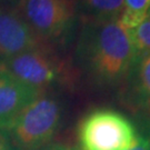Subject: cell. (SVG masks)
Instances as JSON below:
<instances>
[{"label":"cell","mask_w":150,"mask_h":150,"mask_svg":"<svg viewBox=\"0 0 150 150\" xmlns=\"http://www.w3.org/2000/svg\"><path fill=\"white\" fill-rule=\"evenodd\" d=\"M137 57L129 30L119 20L85 21L76 48V60L99 87H115L128 76Z\"/></svg>","instance_id":"6da1fadb"},{"label":"cell","mask_w":150,"mask_h":150,"mask_svg":"<svg viewBox=\"0 0 150 150\" xmlns=\"http://www.w3.org/2000/svg\"><path fill=\"white\" fill-rule=\"evenodd\" d=\"M77 137L81 150H128L138 137V129L120 111L97 108L78 123Z\"/></svg>","instance_id":"7a4b0ae2"},{"label":"cell","mask_w":150,"mask_h":150,"mask_svg":"<svg viewBox=\"0 0 150 150\" xmlns=\"http://www.w3.org/2000/svg\"><path fill=\"white\" fill-rule=\"evenodd\" d=\"M61 116V105L56 98L39 96L23 109L7 132L20 150H38L54 138Z\"/></svg>","instance_id":"3957f363"},{"label":"cell","mask_w":150,"mask_h":150,"mask_svg":"<svg viewBox=\"0 0 150 150\" xmlns=\"http://www.w3.org/2000/svg\"><path fill=\"white\" fill-rule=\"evenodd\" d=\"M15 10L39 40L56 41L68 36L77 12L71 0H22Z\"/></svg>","instance_id":"277c9868"},{"label":"cell","mask_w":150,"mask_h":150,"mask_svg":"<svg viewBox=\"0 0 150 150\" xmlns=\"http://www.w3.org/2000/svg\"><path fill=\"white\" fill-rule=\"evenodd\" d=\"M17 79L41 91L60 79L61 69L57 60L40 47L17 54L1 64Z\"/></svg>","instance_id":"5b68a950"},{"label":"cell","mask_w":150,"mask_h":150,"mask_svg":"<svg viewBox=\"0 0 150 150\" xmlns=\"http://www.w3.org/2000/svg\"><path fill=\"white\" fill-rule=\"evenodd\" d=\"M40 47V40L15 9L0 7V66L17 54Z\"/></svg>","instance_id":"8992f818"},{"label":"cell","mask_w":150,"mask_h":150,"mask_svg":"<svg viewBox=\"0 0 150 150\" xmlns=\"http://www.w3.org/2000/svg\"><path fill=\"white\" fill-rule=\"evenodd\" d=\"M41 91L17 79L0 66V130L8 131L18 116Z\"/></svg>","instance_id":"52a82bcc"},{"label":"cell","mask_w":150,"mask_h":150,"mask_svg":"<svg viewBox=\"0 0 150 150\" xmlns=\"http://www.w3.org/2000/svg\"><path fill=\"white\" fill-rule=\"evenodd\" d=\"M126 79L129 81L132 102L150 109V52L137 54Z\"/></svg>","instance_id":"ba28073f"},{"label":"cell","mask_w":150,"mask_h":150,"mask_svg":"<svg viewBox=\"0 0 150 150\" xmlns=\"http://www.w3.org/2000/svg\"><path fill=\"white\" fill-rule=\"evenodd\" d=\"M76 12L85 21L119 20L125 9V0H75Z\"/></svg>","instance_id":"9c48e42d"},{"label":"cell","mask_w":150,"mask_h":150,"mask_svg":"<svg viewBox=\"0 0 150 150\" xmlns=\"http://www.w3.org/2000/svg\"><path fill=\"white\" fill-rule=\"evenodd\" d=\"M150 11V0H125V9L119 22L126 29H134L145 19Z\"/></svg>","instance_id":"30bf717a"},{"label":"cell","mask_w":150,"mask_h":150,"mask_svg":"<svg viewBox=\"0 0 150 150\" xmlns=\"http://www.w3.org/2000/svg\"><path fill=\"white\" fill-rule=\"evenodd\" d=\"M129 33L137 54L150 52V11L141 23L129 30Z\"/></svg>","instance_id":"8fae6325"},{"label":"cell","mask_w":150,"mask_h":150,"mask_svg":"<svg viewBox=\"0 0 150 150\" xmlns=\"http://www.w3.org/2000/svg\"><path fill=\"white\" fill-rule=\"evenodd\" d=\"M128 150H150V134L138 131V137Z\"/></svg>","instance_id":"7c38bea8"},{"label":"cell","mask_w":150,"mask_h":150,"mask_svg":"<svg viewBox=\"0 0 150 150\" xmlns=\"http://www.w3.org/2000/svg\"><path fill=\"white\" fill-rule=\"evenodd\" d=\"M0 150H20L10 138L7 131L0 130Z\"/></svg>","instance_id":"4fadbf2b"},{"label":"cell","mask_w":150,"mask_h":150,"mask_svg":"<svg viewBox=\"0 0 150 150\" xmlns=\"http://www.w3.org/2000/svg\"><path fill=\"white\" fill-rule=\"evenodd\" d=\"M69 147L62 145V144H49V145L45 146L42 148L38 150H68Z\"/></svg>","instance_id":"5bb4252c"},{"label":"cell","mask_w":150,"mask_h":150,"mask_svg":"<svg viewBox=\"0 0 150 150\" xmlns=\"http://www.w3.org/2000/svg\"><path fill=\"white\" fill-rule=\"evenodd\" d=\"M22 0H0V4L8 6V9H16Z\"/></svg>","instance_id":"9a60e30c"},{"label":"cell","mask_w":150,"mask_h":150,"mask_svg":"<svg viewBox=\"0 0 150 150\" xmlns=\"http://www.w3.org/2000/svg\"><path fill=\"white\" fill-rule=\"evenodd\" d=\"M68 150H81L79 147H69V149Z\"/></svg>","instance_id":"2e32d148"}]
</instances>
